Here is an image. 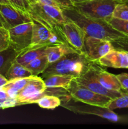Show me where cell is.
<instances>
[{
    "mask_svg": "<svg viewBox=\"0 0 128 129\" xmlns=\"http://www.w3.org/2000/svg\"><path fill=\"white\" fill-rule=\"evenodd\" d=\"M64 15L70 20L77 24L86 36L112 41L125 36L122 33L113 28L107 21L85 16L75 7L62 9Z\"/></svg>",
    "mask_w": 128,
    "mask_h": 129,
    "instance_id": "1",
    "label": "cell"
},
{
    "mask_svg": "<svg viewBox=\"0 0 128 129\" xmlns=\"http://www.w3.org/2000/svg\"><path fill=\"white\" fill-rule=\"evenodd\" d=\"M96 62L91 61L84 52L69 53L54 62L50 63L42 73L44 79L54 74H69L79 78L85 74Z\"/></svg>",
    "mask_w": 128,
    "mask_h": 129,
    "instance_id": "2",
    "label": "cell"
},
{
    "mask_svg": "<svg viewBox=\"0 0 128 129\" xmlns=\"http://www.w3.org/2000/svg\"><path fill=\"white\" fill-rule=\"evenodd\" d=\"M28 13L31 18L58 34V27L69 20L60 8L38 2L30 4Z\"/></svg>",
    "mask_w": 128,
    "mask_h": 129,
    "instance_id": "3",
    "label": "cell"
},
{
    "mask_svg": "<svg viewBox=\"0 0 128 129\" xmlns=\"http://www.w3.org/2000/svg\"><path fill=\"white\" fill-rule=\"evenodd\" d=\"M128 0H88L74 5L80 13L88 17L109 21L117 5Z\"/></svg>",
    "mask_w": 128,
    "mask_h": 129,
    "instance_id": "4",
    "label": "cell"
},
{
    "mask_svg": "<svg viewBox=\"0 0 128 129\" xmlns=\"http://www.w3.org/2000/svg\"><path fill=\"white\" fill-rule=\"evenodd\" d=\"M55 94V88H46L44 80L38 76H32L25 86L16 95V106L33 104L43 96Z\"/></svg>",
    "mask_w": 128,
    "mask_h": 129,
    "instance_id": "5",
    "label": "cell"
},
{
    "mask_svg": "<svg viewBox=\"0 0 128 129\" xmlns=\"http://www.w3.org/2000/svg\"><path fill=\"white\" fill-rule=\"evenodd\" d=\"M32 23L33 34L31 45L25 50L47 47L48 45L58 44H66L69 45L60 34L54 32L46 26L34 19H32Z\"/></svg>",
    "mask_w": 128,
    "mask_h": 129,
    "instance_id": "6",
    "label": "cell"
},
{
    "mask_svg": "<svg viewBox=\"0 0 128 129\" xmlns=\"http://www.w3.org/2000/svg\"><path fill=\"white\" fill-rule=\"evenodd\" d=\"M71 98L75 102H80L84 104L106 107L112 99L105 96L98 94L90 90L84 86L80 85L74 80L68 89Z\"/></svg>",
    "mask_w": 128,
    "mask_h": 129,
    "instance_id": "7",
    "label": "cell"
},
{
    "mask_svg": "<svg viewBox=\"0 0 128 129\" xmlns=\"http://www.w3.org/2000/svg\"><path fill=\"white\" fill-rule=\"evenodd\" d=\"M97 62H94L92 65L90 69L82 76L75 78L74 79V81L80 85L86 87L90 90L105 96L111 99H115L122 94V91L110 90L104 88L97 79L95 77V67Z\"/></svg>",
    "mask_w": 128,
    "mask_h": 129,
    "instance_id": "8",
    "label": "cell"
},
{
    "mask_svg": "<svg viewBox=\"0 0 128 129\" xmlns=\"http://www.w3.org/2000/svg\"><path fill=\"white\" fill-rule=\"evenodd\" d=\"M11 46L20 53L30 46L33 34V23H23L8 29Z\"/></svg>",
    "mask_w": 128,
    "mask_h": 129,
    "instance_id": "9",
    "label": "cell"
},
{
    "mask_svg": "<svg viewBox=\"0 0 128 129\" xmlns=\"http://www.w3.org/2000/svg\"><path fill=\"white\" fill-rule=\"evenodd\" d=\"M58 31L61 34L72 47L78 52H84L86 35L77 24L69 20L58 27Z\"/></svg>",
    "mask_w": 128,
    "mask_h": 129,
    "instance_id": "10",
    "label": "cell"
},
{
    "mask_svg": "<svg viewBox=\"0 0 128 129\" xmlns=\"http://www.w3.org/2000/svg\"><path fill=\"white\" fill-rule=\"evenodd\" d=\"M111 42L108 40L86 36L84 41V53L91 61L96 62L113 50Z\"/></svg>",
    "mask_w": 128,
    "mask_h": 129,
    "instance_id": "11",
    "label": "cell"
},
{
    "mask_svg": "<svg viewBox=\"0 0 128 129\" xmlns=\"http://www.w3.org/2000/svg\"><path fill=\"white\" fill-rule=\"evenodd\" d=\"M0 14L4 27L7 29L32 21L28 13L16 8L10 4H0Z\"/></svg>",
    "mask_w": 128,
    "mask_h": 129,
    "instance_id": "12",
    "label": "cell"
},
{
    "mask_svg": "<svg viewBox=\"0 0 128 129\" xmlns=\"http://www.w3.org/2000/svg\"><path fill=\"white\" fill-rule=\"evenodd\" d=\"M63 104V105L61 104L60 106H62L63 107H65L67 109L76 113L94 115L113 122H118L120 119L119 116L115 112H114V111L110 110L106 107H102L88 104H85L84 105H73L68 104L67 102H65Z\"/></svg>",
    "mask_w": 128,
    "mask_h": 129,
    "instance_id": "13",
    "label": "cell"
},
{
    "mask_svg": "<svg viewBox=\"0 0 128 129\" xmlns=\"http://www.w3.org/2000/svg\"><path fill=\"white\" fill-rule=\"evenodd\" d=\"M97 63L102 67L128 69V57L126 52L113 49L100 58Z\"/></svg>",
    "mask_w": 128,
    "mask_h": 129,
    "instance_id": "14",
    "label": "cell"
},
{
    "mask_svg": "<svg viewBox=\"0 0 128 129\" xmlns=\"http://www.w3.org/2000/svg\"><path fill=\"white\" fill-rule=\"evenodd\" d=\"M101 67L98 63H97L95 67V77L98 81L107 89L115 91L122 90L120 82L118 80L116 75L109 73Z\"/></svg>",
    "mask_w": 128,
    "mask_h": 129,
    "instance_id": "15",
    "label": "cell"
},
{
    "mask_svg": "<svg viewBox=\"0 0 128 129\" xmlns=\"http://www.w3.org/2000/svg\"><path fill=\"white\" fill-rule=\"evenodd\" d=\"M78 52L70 45L66 44H58L48 45L46 47L45 53L50 63L54 62L69 53Z\"/></svg>",
    "mask_w": 128,
    "mask_h": 129,
    "instance_id": "16",
    "label": "cell"
},
{
    "mask_svg": "<svg viewBox=\"0 0 128 129\" xmlns=\"http://www.w3.org/2000/svg\"><path fill=\"white\" fill-rule=\"evenodd\" d=\"M75 76L69 74H54L45 78L46 88H63L68 91Z\"/></svg>",
    "mask_w": 128,
    "mask_h": 129,
    "instance_id": "17",
    "label": "cell"
},
{
    "mask_svg": "<svg viewBox=\"0 0 128 129\" xmlns=\"http://www.w3.org/2000/svg\"><path fill=\"white\" fill-rule=\"evenodd\" d=\"M20 54L11 45L6 50L0 52V74L6 76L8 71Z\"/></svg>",
    "mask_w": 128,
    "mask_h": 129,
    "instance_id": "18",
    "label": "cell"
},
{
    "mask_svg": "<svg viewBox=\"0 0 128 129\" xmlns=\"http://www.w3.org/2000/svg\"><path fill=\"white\" fill-rule=\"evenodd\" d=\"M30 78L31 76L23 78H16L9 80L7 83L3 87L2 89L7 92L8 94L11 98L15 99L18 93L25 86L30 80Z\"/></svg>",
    "mask_w": 128,
    "mask_h": 129,
    "instance_id": "19",
    "label": "cell"
},
{
    "mask_svg": "<svg viewBox=\"0 0 128 129\" xmlns=\"http://www.w3.org/2000/svg\"><path fill=\"white\" fill-rule=\"evenodd\" d=\"M46 47H43L25 50L19 54L15 61L25 66L26 64H28L34 59L46 55V53H45Z\"/></svg>",
    "mask_w": 128,
    "mask_h": 129,
    "instance_id": "20",
    "label": "cell"
},
{
    "mask_svg": "<svg viewBox=\"0 0 128 129\" xmlns=\"http://www.w3.org/2000/svg\"><path fill=\"white\" fill-rule=\"evenodd\" d=\"M31 76L33 74L25 66L15 61L8 71L5 77L9 81L16 78H28Z\"/></svg>",
    "mask_w": 128,
    "mask_h": 129,
    "instance_id": "21",
    "label": "cell"
},
{
    "mask_svg": "<svg viewBox=\"0 0 128 129\" xmlns=\"http://www.w3.org/2000/svg\"><path fill=\"white\" fill-rule=\"evenodd\" d=\"M48 65L49 62L47 57L45 55L33 60L26 64L25 67L31 72L33 76H38L39 74H42Z\"/></svg>",
    "mask_w": 128,
    "mask_h": 129,
    "instance_id": "22",
    "label": "cell"
},
{
    "mask_svg": "<svg viewBox=\"0 0 128 129\" xmlns=\"http://www.w3.org/2000/svg\"><path fill=\"white\" fill-rule=\"evenodd\" d=\"M36 103L41 108L47 110H53L61 105V98L54 95H44L36 100Z\"/></svg>",
    "mask_w": 128,
    "mask_h": 129,
    "instance_id": "23",
    "label": "cell"
},
{
    "mask_svg": "<svg viewBox=\"0 0 128 129\" xmlns=\"http://www.w3.org/2000/svg\"><path fill=\"white\" fill-rule=\"evenodd\" d=\"M106 108H109L110 110H114L118 108H128V93L122 91V94L115 99L112 100Z\"/></svg>",
    "mask_w": 128,
    "mask_h": 129,
    "instance_id": "24",
    "label": "cell"
},
{
    "mask_svg": "<svg viewBox=\"0 0 128 129\" xmlns=\"http://www.w3.org/2000/svg\"><path fill=\"white\" fill-rule=\"evenodd\" d=\"M108 23L113 28L128 36V20H120L112 17Z\"/></svg>",
    "mask_w": 128,
    "mask_h": 129,
    "instance_id": "25",
    "label": "cell"
},
{
    "mask_svg": "<svg viewBox=\"0 0 128 129\" xmlns=\"http://www.w3.org/2000/svg\"><path fill=\"white\" fill-rule=\"evenodd\" d=\"M16 106V100L11 98L5 90L0 89V109H6Z\"/></svg>",
    "mask_w": 128,
    "mask_h": 129,
    "instance_id": "26",
    "label": "cell"
},
{
    "mask_svg": "<svg viewBox=\"0 0 128 129\" xmlns=\"http://www.w3.org/2000/svg\"><path fill=\"white\" fill-rule=\"evenodd\" d=\"M112 17L123 20H128V3H120L117 5L114 12Z\"/></svg>",
    "mask_w": 128,
    "mask_h": 129,
    "instance_id": "27",
    "label": "cell"
},
{
    "mask_svg": "<svg viewBox=\"0 0 128 129\" xmlns=\"http://www.w3.org/2000/svg\"><path fill=\"white\" fill-rule=\"evenodd\" d=\"M11 45L10 32L8 29L0 26V52L9 47Z\"/></svg>",
    "mask_w": 128,
    "mask_h": 129,
    "instance_id": "28",
    "label": "cell"
},
{
    "mask_svg": "<svg viewBox=\"0 0 128 129\" xmlns=\"http://www.w3.org/2000/svg\"><path fill=\"white\" fill-rule=\"evenodd\" d=\"M114 49L128 52V36L122 37L110 42Z\"/></svg>",
    "mask_w": 128,
    "mask_h": 129,
    "instance_id": "29",
    "label": "cell"
},
{
    "mask_svg": "<svg viewBox=\"0 0 128 129\" xmlns=\"http://www.w3.org/2000/svg\"><path fill=\"white\" fill-rule=\"evenodd\" d=\"M8 1L13 6L28 13L30 4L28 0H8Z\"/></svg>",
    "mask_w": 128,
    "mask_h": 129,
    "instance_id": "30",
    "label": "cell"
},
{
    "mask_svg": "<svg viewBox=\"0 0 128 129\" xmlns=\"http://www.w3.org/2000/svg\"><path fill=\"white\" fill-rule=\"evenodd\" d=\"M116 76L120 82L122 89L128 91V73H121L116 75Z\"/></svg>",
    "mask_w": 128,
    "mask_h": 129,
    "instance_id": "31",
    "label": "cell"
},
{
    "mask_svg": "<svg viewBox=\"0 0 128 129\" xmlns=\"http://www.w3.org/2000/svg\"><path fill=\"white\" fill-rule=\"evenodd\" d=\"M61 6L63 9L72 8L74 7V4L71 0H55Z\"/></svg>",
    "mask_w": 128,
    "mask_h": 129,
    "instance_id": "32",
    "label": "cell"
},
{
    "mask_svg": "<svg viewBox=\"0 0 128 129\" xmlns=\"http://www.w3.org/2000/svg\"><path fill=\"white\" fill-rule=\"evenodd\" d=\"M8 81V80L6 79L5 76L0 74V89H2L3 87L7 83Z\"/></svg>",
    "mask_w": 128,
    "mask_h": 129,
    "instance_id": "33",
    "label": "cell"
},
{
    "mask_svg": "<svg viewBox=\"0 0 128 129\" xmlns=\"http://www.w3.org/2000/svg\"><path fill=\"white\" fill-rule=\"evenodd\" d=\"M72 1L73 3L75 5V4L77 3H82V2H84V1H88V0H71Z\"/></svg>",
    "mask_w": 128,
    "mask_h": 129,
    "instance_id": "34",
    "label": "cell"
},
{
    "mask_svg": "<svg viewBox=\"0 0 128 129\" xmlns=\"http://www.w3.org/2000/svg\"><path fill=\"white\" fill-rule=\"evenodd\" d=\"M0 4H10L8 0H0ZM11 5V4H10Z\"/></svg>",
    "mask_w": 128,
    "mask_h": 129,
    "instance_id": "35",
    "label": "cell"
},
{
    "mask_svg": "<svg viewBox=\"0 0 128 129\" xmlns=\"http://www.w3.org/2000/svg\"><path fill=\"white\" fill-rule=\"evenodd\" d=\"M0 26H4L3 21V19H2V17H1V14H0Z\"/></svg>",
    "mask_w": 128,
    "mask_h": 129,
    "instance_id": "36",
    "label": "cell"
},
{
    "mask_svg": "<svg viewBox=\"0 0 128 129\" xmlns=\"http://www.w3.org/2000/svg\"><path fill=\"white\" fill-rule=\"evenodd\" d=\"M122 91H124V92H125V93H128V91H127V90H124V89H122Z\"/></svg>",
    "mask_w": 128,
    "mask_h": 129,
    "instance_id": "37",
    "label": "cell"
},
{
    "mask_svg": "<svg viewBox=\"0 0 128 129\" xmlns=\"http://www.w3.org/2000/svg\"><path fill=\"white\" fill-rule=\"evenodd\" d=\"M126 53H127V57H128V52H126Z\"/></svg>",
    "mask_w": 128,
    "mask_h": 129,
    "instance_id": "38",
    "label": "cell"
}]
</instances>
